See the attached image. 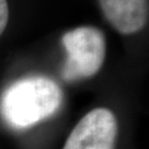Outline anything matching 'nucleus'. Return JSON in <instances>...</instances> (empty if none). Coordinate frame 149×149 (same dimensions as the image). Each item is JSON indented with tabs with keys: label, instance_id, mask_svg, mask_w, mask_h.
<instances>
[{
	"label": "nucleus",
	"instance_id": "f257e3e1",
	"mask_svg": "<svg viewBox=\"0 0 149 149\" xmlns=\"http://www.w3.org/2000/svg\"><path fill=\"white\" fill-rule=\"evenodd\" d=\"M62 101V90L52 79L27 76L5 90L0 100V113L10 127L23 129L54 115Z\"/></svg>",
	"mask_w": 149,
	"mask_h": 149
},
{
	"label": "nucleus",
	"instance_id": "f03ea898",
	"mask_svg": "<svg viewBox=\"0 0 149 149\" xmlns=\"http://www.w3.org/2000/svg\"><path fill=\"white\" fill-rule=\"evenodd\" d=\"M62 43L66 59L61 74L66 82L92 77L102 69L106 56V39L98 28L83 26L72 29L63 34Z\"/></svg>",
	"mask_w": 149,
	"mask_h": 149
},
{
	"label": "nucleus",
	"instance_id": "7ed1b4c3",
	"mask_svg": "<svg viewBox=\"0 0 149 149\" xmlns=\"http://www.w3.org/2000/svg\"><path fill=\"white\" fill-rule=\"evenodd\" d=\"M118 123L112 111L98 107L80 119L63 149H115Z\"/></svg>",
	"mask_w": 149,
	"mask_h": 149
},
{
	"label": "nucleus",
	"instance_id": "20e7f679",
	"mask_svg": "<svg viewBox=\"0 0 149 149\" xmlns=\"http://www.w3.org/2000/svg\"><path fill=\"white\" fill-rule=\"evenodd\" d=\"M103 15L122 34H133L148 22V0H98Z\"/></svg>",
	"mask_w": 149,
	"mask_h": 149
},
{
	"label": "nucleus",
	"instance_id": "39448f33",
	"mask_svg": "<svg viewBox=\"0 0 149 149\" xmlns=\"http://www.w3.org/2000/svg\"><path fill=\"white\" fill-rule=\"evenodd\" d=\"M9 20V7L7 0H0V36L5 31Z\"/></svg>",
	"mask_w": 149,
	"mask_h": 149
}]
</instances>
